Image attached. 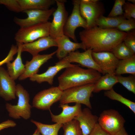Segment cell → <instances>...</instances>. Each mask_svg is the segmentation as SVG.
<instances>
[{"mask_svg":"<svg viewBox=\"0 0 135 135\" xmlns=\"http://www.w3.org/2000/svg\"><path fill=\"white\" fill-rule=\"evenodd\" d=\"M95 70L83 68L78 65L66 68L58 80V87L63 91L68 88L90 83H95L101 76Z\"/></svg>","mask_w":135,"mask_h":135,"instance_id":"cell-2","label":"cell"},{"mask_svg":"<svg viewBox=\"0 0 135 135\" xmlns=\"http://www.w3.org/2000/svg\"><path fill=\"white\" fill-rule=\"evenodd\" d=\"M0 4L4 5L11 11L17 13L22 12L17 0H0Z\"/></svg>","mask_w":135,"mask_h":135,"instance_id":"cell-34","label":"cell"},{"mask_svg":"<svg viewBox=\"0 0 135 135\" xmlns=\"http://www.w3.org/2000/svg\"><path fill=\"white\" fill-rule=\"evenodd\" d=\"M58 47L56 51V56L60 60L66 57L71 52L75 51L79 48L85 51L86 50L81 42L78 43L71 41L69 38L64 34L56 39Z\"/></svg>","mask_w":135,"mask_h":135,"instance_id":"cell-19","label":"cell"},{"mask_svg":"<svg viewBox=\"0 0 135 135\" xmlns=\"http://www.w3.org/2000/svg\"><path fill=\"white\" fill-rule=\"evenodd\" d=\"M79 34L81 42L86 50L90 49L95 52H111L123 41L127 33L116 28L104 29L95 26L84 29Z\"/></svg>","mask_w":135,"mask_h":135,"instance_id":"cell-1","label":"cell"},{"mask_svg":"<svg viewBox=\"0 0 135 135\" xmlns=\"http://www.w3.org/2000/svg\"><path fill=\"white\" fill-rule=\"evenodd\" d=\"M135 28V20L133 18L126 19L116 28L124 32H127Z\"/></svg>","mask_w":135,"mask_h":135,"instance_id":"cell-32","label":"cell"},{"mask_svg":"<svg viewBox=\"0 0 135 135\" xmlns=\"http://www.w3.org/2000/svg\"><path fill=\"white\" fill-rule=\"evenodd\" d=\"M59 107L62 110L59 114L54 115L50 110V114L53 122L62 124L74 119L82 110L81 104H78L72 106H69L68 104H60Z\"/></svg>","mask_w":135,"mask_h":135,"instance_id":"cell-18","label":"cell"},{"mask_svg":"<svg viewBox=\"0 0 135 135\" xmlns=\"http://www.w3.org/2000/svg\"><path fill=\"white\" fill-rule=\"evenodd\" d=\"M127 33L123 41L126 46L135 55V32L134 30Z\"/></svg>","mask_w":135,"mask_h":135,"instance_id":"cell-33","label":"cell"},{"mask_svg":"<svg viewBox=\"0 0 135 135\" xmlns=\"http://www.w3.org/2000/svg\"><path fill=\"white\" fill-rule=\"evenodd\" d=\"M56 53V51L49 54H38L33 56L32 60L26 62L25 65V70L24 73L18 79L21 80L30 78L37 74L40 66L48 60L52 58Z\"/></svg>","mask_w":135,"mask_h":135,"instance_id":"cell-16","label":"cell"},{"mask_svg":"<svg viewBox=\"0 0 135 135\" xmlns=\"http://www.w3.org/2000/svg\"><path fill=\"white\" fill-rule=\"evenodd\" d=\"M104 95L109 98L117 100L124 104L128 108L135 114V103L127 99L120 94L116 92L112 88L106 91L104 93Z\"/></svg>","mask_w":135,"mask_h":135,"instance_id":"cell-27","label":"cell"},{"mask_svg":"<svg viewBox=\"0 0 135 135\" xmlns=\"http://www.w3.org/2000/svg\"></svg>","mask_w":135,"mask_h":135,"instance_id":"cell-42","label":"cell"},{"mask_svg":"<svg viewBox=\"0 0 135 135\" xmlns=\"http://www.w3.org/2000/svg\"><path fill=\"white\" fill-rule=\"evenodd\" d=\"M64 135H82L78 121L75 119L63 124Z\"/></svg>","mask_w":135,"mask_h":135,"instance_id":"cell-29","label":"cell"},{"mask_svg":"<svg viewBox=\"0 0 135 135\" xmlns=\"http://www.w3.org/2000/svg\"><path fill=\"white\" fill-rule=\"evenodd\" d=\"M92 57L104 75L108 74L116 75L115 71L119 60L110 52H92Z\"/></svg>","mask_w":135,"mask_h":135,"instance_id":"cell-12","label":"cell"},{"mask_svg":"<svg viewBox=\"0 0 135 135\" xmlns=\"http://www.w3.org/2000/svg\"><path fill=\"white\" fill-rule=\"evenodd\" d=\"M90 109L84 108L74 119L78 121L82 135H88L98 123V118L93 114Z\"/></svg>","mask_w":135,"mask_h":135,"instance_id":"cell-20","label":"cell"},{"mask_svg":"<svg viewBox=\"0 0 135 135\" xmlns=\"http://www.w3.org/2000/svg\"><path fill=\"white\" fill-rule=\"evenodd\" d=\"M16 86L7 71L0 67V96L6 101L15 99Z\"/></svg>","mask_w":135,"mask_h":135,"instance_id":"cell-15","label":"cell"},{"mask_svg":"<svg viewBox=\"0 0 135 135\" xmlns=\"http://www.w3.org/2000/svg\"><path fill=\"white\" fill-rule=\"evenodd\" d=\"M62 91L58 86H53L40 92L33 99L32 106L41 110H50L51 106L60 100Z\"/></svg>","mask_w":135,"mask_h":135,"instance_id":"cell-9","label":"cell"},{"mask_svg":"<svg viewBox=\"0 0 135 135\" xmlns=\"http://www.w3.org/2000/svg\"><path fill=\"white\" fill-rule=\"evenodd\" d=\"M30 121L36 126L41 135H58V132L63 125L57 123L52 124H44L33 120Z\"/></svg>","mask_w":135,"mask_h":135,"instance_id":"cell-26","label":"cell"},{"mask_svg":"<svg viewBox=\"0 0 135 135\" xmlns=\"http://www.w3.org/2000/svg\"><path fill=\"white\" fill-rule=\"evenodd\" d=\"M22 44L16 42L18 47L16 57L12 62H10L6 63L7 72L10 77L14 80L18 78L25 70V65L22 63L21 57Z\"/></svg>","mask_w":135,"mask_h":135,"instance_id":"cell-21","label":"cell"},{"mask_svg":"<svg viewBox=\"0 0 135 135\" xmlns=\"http://www.w3.org/2000/svg\"><path fill=\"white\" fill-rule=\"evenodd\" d=\"M16 96L18 98L16 105H12L8 103L6 104L9 116L15 119L21 117L25 120L28 119L31 116L32 106L29 103V94L21 84H18L16 86Z\"/></svg>","mask_w":135,"mask_h":135,"instance_id":"cell-4","label":"cell"},{"mask_svg":"<svg viewBox=\"0 0 135 135\" xmlns=\"http://www.w3.org/2000/svg\"><path fill=\"white\" fill-rule=\"evenodd\" d=\"M16 125L14 121L8 120L0 124V131L4 128L14 127Z\"/></svg>","mask_w":135,"mask_h":135,"instance_id":"cell-38","label":"cell"},{"mask_svg":"<svg viewBox=\"0 0 135 135\" xmlns=\"http://www.w3.org/2000/svg\"><path fill=\"white\" fill-rule=\"evenodd\" d=\"M73 8L70 16L68 17L64 29V34L74 41L77 40L75 34L76 29L79 27L84 29L87 28L85 20L81 15L80 10V0H72Z\"/></svg>","mask_w":135,"mask_h":135,"instance_id":"cell-10","label":"cell"},{"mask_svg":"<svg viewBox=\"0 0 135 135\" xmlns=\"http://www.w3.org/2000/svg\"><path fill=\"white\" fill-rule=\"evenodd\" d=\"M50 22L48 21L21 27L15 34L14 39L17 43L25 44L49 36Z\"/></svg>","mask_w":135,"mask_h":135,"instance_id":"cell-5","label":"cell"},{"mask_svg":"<svg viewBox=\"0 0 135 135\" xmlns=\"http://www.w3.org/2000/svg\"><path fill=\"white\" fill-rule=\"evenodd\" d=\"M126 2L124 0H116L113 7L108 17H115L122 16L124 14L122 7Z\"/></svg>","mask_w":135,"mask_h":135,"instance_id":"cell-31","label":"cell"},{"mask_svg":"<svg viewBox=\"0 0 135 135\" xmlns=\"http://www.w3.org/2000/svg\"><path fill=\"white\" fill-rule=\"evenodd\" d=\"M57 8L53 12V18L50 22L49 36L56 40L63 36L64 28L68 18L65 6V0H55Z\"/></svg>","mask_w":135,"mask_h":135,"instance_id":"cell-8","label":"cell"},{"mask_svg":"<svg viewBox=\"0 0 135 135\" xmlns=\"http://www.w3.org/2000/svg\"><path fill=\"white\" fill-rule=\"evenodd\" d=\"M128 1L129 2H130L132 3L135 4V0H128Z\"/></svg>","mask_w":135,"mask_h":135,"instance_id":"cell-41","label":"cell"},{"mask_svg":"<svg viewBox=\"0 0 135 135\" xmlns=\"http://www.w3.org/2000/svg\"><path fill=\"white\" fill-rule=\"evenodd\" d=\"M54 8L47 10H24L28 17L20 18L15 17L14 22L20 28L26 27L46 22L55 10Z\"/></svg>","mask_w":135,"mask_h":135,"instance_id":"cell-11","label":"cell"},{"mask_svg":"<svg viewBox=\"0 0 135 135\" xmlns=\"http://www.w3.org/2000/svg\"><path fill=\"white\" fill-rule=\"evenodd\" d=\"M123 7L124 12L123 16L126 19H135V4L125 2Z\"/></svg>","mask_w":135,"mask_h":135,"instance_id":"cell-35","label":"cell"},{"mask_svg":"<svg viewBox=\"0 0 135 135\" xmlns=\"http://www.w3.org/2000/svg\"><path fill=\"white\" fill-rule=\"evenodd\" d=\"M22 12L30 10H47L56 2L55 0H17Z\"/></svg>","mask_w":135,"mask_h":135,"instance_id":"cell-22","label":"cell"},{"mask_svg":"<svg viewBox=\"0 0 135 135\" xmlns=\"http://www.w3.org/2000/svg\"><path fill=\"white\" fill-rule=\"evenodd\" d=\"M75 65L62 59L56 63L54 66L48 67L45 72L40 74H34L29 78L30 80L39 84L46 82L49 84L52 85L54 78L58 72L64 68L73 66Z\"/></svg>","mask_w":135,"mask_h":135,"instance_id":"cell-13","label":"cell"},{"mask_svg":"<svg viewBox=\"0 0 135 135\" xmlns=\"http://www.w3.org/2000/svg\"><path fill=\"white\" fill-rule=\"evenodd\" d=\"M80 14L86 20L88 29L96 26V20L104 13L102 3L98 0H81L80 5Z\"/></svg>","mask_w":135,"mask_h":135,"instance_id":"cell-6","label":"cell"},{"mask_svg":"<svg viewBox=\"0 0 135 135\" xmlns=\"http://www.w3.org/2000/svg\"><path fill=\"white\" fill-rule=\"evenodd\" d=\"M57 46L56 40L50 36L42 38L32 42L22 45V52H27L32 56L38 54L40 52L52 46Z\"/></svg>","mask_w":135,"mask_h":135,"instance_id":"cell-17","label":"cell"},{"mask_svg":"<svg viewBox=\"0 0 135 135\" xmlns=\"http://www.w3.org/2000/svg\"><path fill=\"white\" fill-rule=\"evenodd\" d=\"M111 52L119 60L129 58L135 55L126 46L123 42L115 46Z\"/></svg>","mask_w":135,"mask_h":135,"instance_id":"cell-28","label":"cell"},{"mask_svg":"<svg viewBox=\"0 0 135 135\" xmlns=\"http://www.w3.org/2000/svg\"><path fill=\"white\" fill-rule=\"evenodd\" d=\"M95 83L71 87L63 91L59 101L60 104L72 102L83 104L90 109L92 106L90 99L93 92Z\"/></svg>","mask_w":135,"mask_h":135,"instance_id":"cell-3","label":"cell"},{"mask_svg":"<svg viewBox=\"0 0 135 135\" xmlns=\"http://www.w3.org/2000/svg\"><path fill=\"white\" fill-rule=\"evenodd\" d=\"M32 135H41V134L38 130L37 128Z\"/></svg>","mask_w":135,"mask_h":135,"instance_id":"cell-40","label":"cell"},{"mask_svg":"<svg viewBox=\"0 0 135 135\" xmlns=\"http://www.w3.org/2000/svg\"><path fill=\"white\" fill-rule=\"evenodd\" d=\"M92 52L90 49L86 50L83 52L75 51L70 53L63 59L70 63H77L83 66L95 70L102 74L101 69L92 57Z\"/></svg>","mask_w":135,"mask_h":135,"instance_id":"cell-14","label":"cell"},{"mask_svg":"<svg viewBox=\"0 0 135 135\" xmlns=\"http://www.w3.org/2000/svg\"><path fill=\"white\" fill-rule=\"evenodd\" d=\"M118 82L116 75L106 74L101 76L98 81L95 83L93 92L97 93L103 90L106 91L110 90Z\"/></svg>","mask_w":135,"mask_h":135,"instance_id":"cell-23","label":"cell"},{"mask_svg":"<svg viewBox=\"0 0 135 135\" xmlns=\"http://www.w3.org/2000/svg\"><path fill=\"white\" fill-rule=\"evenodd\" d=\"M114 135H129L124 127L122 128Z\"/></svg>","mask_w":135,"mask_h":135,"instance_id":"cell-39","label":"cell"},{"mask_svg":"<svg viewBox=\"0 0 135 135\" xmlns=\"http://www.w3.org/2000/svg\"><path fill=\"white\" fill-rule=\"evenodd\" d=\"M126 19L123 16L115 17H106L103 15L96 20V25L102 28H116Z\"/></svg>","mask_w":135,"mask_h":135,"instance_id":"cell-25","label":"cell"},{"mask_svg":"<svg viewBox=\"0 0 135 135\" xmlns=\"http://www.w3.org/2000/svg\"><path fill=\"white\" fill-rule=\"evenodd\" d=\"M118 82L122 85L129 91L135 94V76L131 75L128 76H116Z\"/></svg>","mask_w":135,"mask_h":135,"instance_id":"cell-30","label":"cell"},{"mask_svg":"<svg viewBox=\"0 0 135 135\" xmlns=\"http://www.w3.org/2000/svg\"><path fill=\"white\" fill-rule=\"evenodd\" d=\"M125 120L117 110L112 109L105 110L98 118V123L111 135H114L124 127Z\"/></svg>","mask_w":135,"mask_h":135,"instance_id":"cell-7","label":"cell"},{"mask_svg":"<svg viewBox=\"0 0 135 135\" xmlns=\"http://www.w3.org/2000/svg\"><path fill=\"white\" fill-rule=\"evenodd\" d=\"M129 74L135 75V56L119 60L115 71L116 76Z\"/></svg>","mask_w":135,"mask_h":135,"instance_id":"cell-24","label":"cell"},{"mask_svg":"<svg viewBox=\"0 0 135 135\" xmlns=\"http://www.w3.org/2000/svg\"><path fill=\"white\" fill-rule=\"evenodd\" d=\"M18 47L16 45H12L7 56L2 60L0 61V67L5 64L13 60L14 56L17 53Z\"/></svg>","mask_w":135,"mask_h":135,"instance_id":"cell-36","label":"cell"},{"mask_svg":"<svg viewBox=\"0 0 135 135\" xmlns=\"http://www.w3.org/2000/svg\"><path fill=\"white\" fill-rule=\"evenodd\" d=\"M88 135H111L104 130L98 123Z\"/></svg>","mask_w":135,"mask_h":135,"instance_id":"cell-37","label":"cell"}]
</instances>
